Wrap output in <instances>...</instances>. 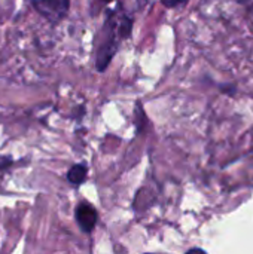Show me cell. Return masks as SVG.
Returning a JSON list of instances; mask_svg holds the SVG:
<instances>
[{
    "instance_id": "1",
    "label": "cell",
    "mask_w": 253,
    "mask_h": 254,
    "mask_svg": "<svg viewBox=\"0 0 253 254\" xmlns=\"http://www.w3.org/2000/svg\"><path fill=\"white\" fill-rule=\"evenodd\" d=\"M131 31V18L121 16L118 21H115L113 16L106 19V24L98 36V48H97V57H95V67L98 71H104L109 63L112 61L119 39L127 37Z\"/></svg>"
},
{
    "instance_id": "2",
    "label": "cell",
    "mask_w": 253,
    "mask_h": 254,
    "mask_svg": "<svg viewBox=\"0 0 253 254\" xmlns=\"http://www.w3.org/2000/svg\"><path fill=\"white\" fill-rule=\"evenodd\" d=\"M34 10L52 24L63 21L70 9V0H31Z\"/></svg>"
},
{
    "instance_id": "3",
    "label": "cell",
    "mask_w": 253,
    "mask_h": 254,
    "mask_svg": "<svg viewBox=\"0 0 253 254\" xmlns=\"http://www.w3.org/2000/svg\"><path fill=\"white\" fill-rule=\"evenodd\" d=\"M75 219L82 232L91 234L97 225V211L88 202H81L75 210Z\"/></svg>"
},
{
    "instance_id": "7",
    "label": "cell",
    "mask_w": 253,
    "mask_h": 254,
    "mask_svg": "<svg viewBox=\"0 0 253 254\" xmlns=\"http://www.w3.org/2000/svg\"><path fill=\"white\" fill-rule=\"evenodd\" d=\"M103 1H112V0H103Z\"/></svg>"
},
{
    "instance_id": "4",
    "label": "cell",
    "mask_w": 253,
    "mask_h": 254,
    "mask_svg": "<svg viewBox=\"0 0 253 254\" xmlns=\"http://www.w3.org/2000/svg\"><path fill=\"white\" fill-rule=\"evenodd\" d=\"M86 176H88V167L85 164H76L69 170L67 180H69V183H72L75 186H81L86 180Z\"/></svg>"
},
{
    "instance_id": "5",
    "label": "cell",
    "mask_w": 253,
    "mask_h": 254,
    "mask_svg": "<svg viewBox=\"0 0 253 254\" xmlns=\"http://www.w3.org/2000/svg\"><path fill=\"white\" fill-rule=\"evenodd\" d=\"M13 165V159L10 156H0V171H6Z\"/></svg>"
},
{
    "instance_id": "6",
    "label": "cell",
    "mask_w": 253,
    "mask_h": 254,
    "mask_svg": "<svg viewBox=\"0 0 253 254\" xmlns=\"http://www.w3.org/2000/svg\"><path fill=\"white\" fill-rule=\"evenodd\" d=\"M164 6L167 7H176V6H180V4H185L188 3L189 0H161Z\"/></svg>"
}]
</instances>
